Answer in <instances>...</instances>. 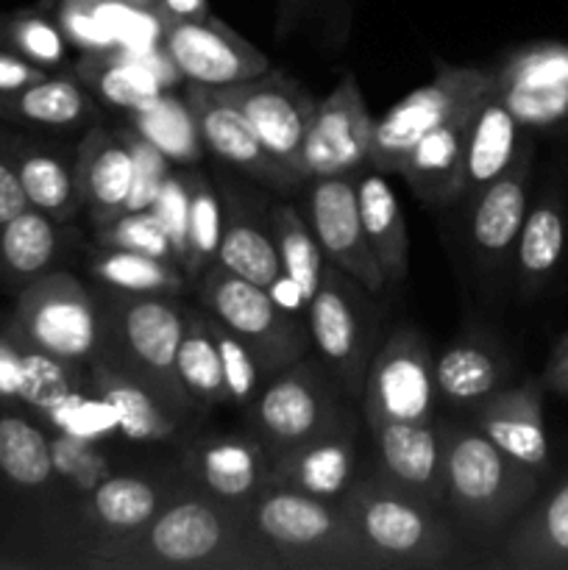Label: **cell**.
Instances as JSON below:
<instances>
[{
	"label": "cell",
	"instance_id": "cell-1",
	"mask_svg": "<svg viewBox=\"0 0 568 570\" xmlns=\"http://www.w3.org/2000/svg\"><path fill=\"white\" fill-rule=\"evenodd\" d=\"M248 512L254 534L276 551L282 566L379 568L337 501L329 504L298 490L265 484Z\"/></svg>",
	"mask_w": 568,
	"mask_h": 570
},
{
	"label": "cell",
	"instance_id": "cell-2",
	"mask_svg": "<svg viewBox=\"0 0 568 570\" xmlns=\"http://www.w3.org/2000/svg\"><path fill=\"white\" fill-rule=\"evenodd\" d=\"M337 504L379 568H432L454 554V538L434 515V507L379 476L351 484Z\"/></svg>",
	"mask_w": 568,
	"mask_h": 570
},
{
	"label": "cell",
	"instance_id": "cell-3",
	"mask_svg": "<svg viewBox=\"0 0 568 570\" xmlns=\"http://www.w3.org/2000/svg\"><path fill=\"white\" fill-rule=\"evenodd\" d=\"M371 298V289L362 287L340 267L329 265L306 309V332L312 345L332 373L334 384L356 401L362 399L376 334Z\"/></svg>",
	"mask_w": 568,
	"mask_h": 570
},
{
	"label": "cell",
	"instance_id": "cell-4",
	"mask_svg": "<svg viewBox=\"0 0 568 570\" xmlns=\"http://www.w3.org/2000/svg\"><path fill=\"white\" fill-rule=\"evenodd\" d=\"M443 499L471 527L493 529L527 493L523 465L490 443L477 426L445 429Z\"/></svg>",
	"mask_w": 568,
	"mask_h": 570
},
{
	"label": "cell",
	"instance_id": "cell-5",
	"mask_svg": "<svg viewBox=\"0 0 568 570\" xmlns=\"http://www.w3.org/2000/svg\"><path fill=\"white\" fill-rule=\"evenodd\" d=\"M490 87H493V76L488 72L473 70V67H449L438 61L432 83L401 98L382 120H376L371 165L382 173L399 176L410 150L429 131L451 120L457 111L479 104Z\"/></svg>",
	"mask_w": 568,
	"mask_h": 570
},
{
	"label": "cell",
	"instance_id": "cell-6",
	"mask_svg": "<svg viewBox=\"0 0 568 570\" xmlns=\"http://www.w3.org/2000/svg\"><path fill=\"white\" fill-rule=\"evenodd\" d=\"M128 557H117L111 566L143 568H228L243 566L232 551L237 532L223 510L200 499H184L156 512L143 538L126 543Z\"/></svg>",
	"mask_w": 568,
	"mask_h": 570
},
{
	"label": "cell",
	"instance_id": "cell-7",
	"mask_svg": "<svg viewBox=\"0 0 568 570\" xmlns=\"http://www.w3.org/2000/svg\"><path fill=\"white\" fill-rule=\"evenodd\" d=\"M11 334L31 348L78 365L92 360L98 348V315L76 278L45 273L17 293Z\"/></svg>",
	"mask_w": 568,
	"mask_h": 570
},
{
	"label": "cell",
	"instance_id": "cell-8",
	"mask_svg": "<svg viewBox=\"0 0 568 570\" xmlns=\"http://www.w3.org/2000/svg\"><path fill=\"white\" fill-rule=\"evenodd\" d=\"M200 295L212 317L251 345L265 373L282 371L301 360L310 334L301 326L306 323L284 315L265 287L234 276L226 267L212 265L204 271Z\"/></svg>",
	"mask_w": 568,
	"mask_h": 570
},
{
	"label": "cell",
	"instance_id": "cell-9",
	"mask_svg": "<svg viewBox=\"0 0 568 570\" xmlns=\"http://www.w3.org/2000/svg\"><path fill=\"white\" fill-rule=\"evenodd\" d=\"M360 401L371 429L382 423H432L438 382L432 351L421 332L401 326L390 334L371 356Z\"/></svg>",
	"mask_w": 568,
	"mask_h": 570
},
{
	"label": "cell",
	"instance_id": "cell-10",
	"mask_svg": "<svg viewBox=\"0 0 568 570\" xmlns=\"http://www.w3.org/2000/svg\"><path fill=\"white\" fill-rule=\"evenodd\" d=\"M343 415L326 376L306 362H293L254 399L251 426L256 443L265 449L267 460H273L282 451L321 434Z\"/></svg>",
	"mask_w": 568,
	"mask_h": 570
},
{
	"label": "cell",
	"instance_id": "cell-11",
	"mask_svg": "<svg viewBox=\"0 0 568 570\" xmlns=\"http://www.w3.org/2000/svg\"><path fill=\"white\" fill-rule=\"evenodd\" d=\"M212 92L237 106L259 137L267 156L295 184L304 181V176H301V145H304L306 128H310L317 104L293 78L276 70H265L251 81L212 89Z\"/></svg>",
	"mask_w": 568,
	"mask_h": 570
},
{
	"label": "cell",
	"instance_id": "cell-12",
	"mask_svg": "<svg viewBox=\"0 0 568 570\" xmlns=\"http://www.w3.org/2000/svg\"><path fill=\"white\" fill-rule=\"evenodd\" d=\"M373 117L365 98L351 76L332 89L326 100L315 106L304 145H301V176L332 178L354 176L371 165L373 148Z\"/></svg>",
	"mask_w": 568,
	"mask_h": 570
},
{
	"label": "cell",
	"instance_id": "cell-13",
	"mask_svg": "<svg viewBox=\"0 0 568 570\" xmlns=\"http://www.w3.org/2000/svg\"><path fill=\"white\" fill-rule=\"evenodd\" d=\"M306 223L329 265L349 273L373 295L382 293L388 278L362 228L354 176L312 178L310 195H306Z\"/></svg>",
	"mask_w": 568,
	"mask_h": 570
},
{
	"label": "cell",
	"instance_id": "cell-14",
	"mask_svg": "<svg viewBox=\"0 0 568 570\" xmlns=\"http://www.w3.org/2000/svg\"><path fill=\"white\" fill-rule=\"evenodd\" d=\"M165 56L178 76L198 87L223 89L267 70V59L215 20L173 17L165 26Z\"/></svg>",
	"mask_w": 568,
	"mask_h": 570
},
{
	"label": "cell",
	"instance_id": "cell-15",
	"mask_svg": "<svg viewBox=\"0 0 568 570\" xmlns=\"http://www.w3.org/2000/svg\"><path fill=\"white\" fill-rule=\"evenodd\" d=\"M356 432L349 415L267 462L265 484L340 501L354 484Z\"/></svg>",
	"mask_w": 568,
	"mask_h": 570
},
{
	"label": "cell",
	"instance_id": "cell-16",
	"mask_svg": "<svg viewBox=\"0 0 568 570\" xmlns=\"http://www.w3.org/2000/svg\"><path fill=\"white\" fill-rule=\"evenodd\" d=\"M379 451V479L421 504L443 501V443L432 423H382L371 429Z\"/></svg>",
	"mask_w": 568,
	"mask_h": 570
},
{
	"label": "cell",
	"instance_id": "cell-17",
	"mask_svg": "<svg viewBox=\"0 0 568 570\" xmlns=\"http://www.w3.org/2000/svg\"><path fill=\"white\" fill-rule=\"evenodd\" d=\"M184 321L187 315L176 304L156 295H137L126 306H120V332L137 365L148 376H154L156 387L173 390L187 404L189 399L176 379V354Z\"/></svg>",
	"mask_w": 568,
	"mask_h": 570
},
{
	"label": "cell",
	"instance_id": "cell-18",
	"mask_svg": "<svg viewBox=\"0 0 568 570\" xmlns=\"http://www.w3.org/2000/svg\"><path fill=\"white\" fill-rule=\"evenodd\" d=\"M189 106H193L195 117H198L200 139H204V145L212 154L221 156L223 161L234 165L237 170L259 178L262 184H271V187H287V184H295L293 178L267 156L259 137H256L251 122L245 120L243 111H239L237 106L217 98L209 87H198V83H193Z\"/></svg>",
	"mask_w": 568,
	"mask_h": 570
},
{
	"label": "cell",
	"instance_id": "cell-19",
	"mask_svg": "<svg viewBox=\"0 0 568 570\" xmlns=\"http://www.w3.org/2000/svg\"><path fill=\"white\" fill-rule=\"evenodd\" d=\"M518 120L493 87L479 100L471 117L466 142V161H462V195L460 200H473L518 161Z\"/></svg>",
	"mask_w": 568,
	"mask_h": 570
},
{
	"label": "cell",
	"instance_id": "cell-20",
	"mask_svg": "<svg viewBox=\"0 0 568 570\" xmlns=\"http://www.w3.org/2000/svg\"><path fill=\"white\" fill-rule=\"evenodd\" d=\"M479 104L457 111L451 120L429 131L415 148L410 150L401 165L399 176L412 187L418 198L427 204L443 206L454 204L462 195V161H466V142L471 117Z\"/></svg>",
	"mask_w": 568,
	"mask_h": 570
},
{
	"label": "cell",
	"instance_id": "cell-21",
	"mask_svg": "<svg viewBox=\"0 0 568 570\" xmlns=\"http://www.w3.org/2000/svg\"><path fill=\"white\" fill-rule=\"evenodd\" d=\"M267 462L271 460L256 438H234V434L204 440L189 454V468L215 499L248 510L265 488Z\"/></svg>",
	"mask_w": 568,
	"mask_h": 570
},
{
	"label": "cell",
	"instance_id": "cell-22",
	"mask_svg": "<svg viewBox=\"0 0 568 570\" xmlns=\"http://www.w3.org/2000/svg\"><path fill=\"white\" fill-rule=\"evenodd\" d=\"M76 178L95 226L100 228L120 217L134 184V154L128 139H111L100 128H92L78 150Z\"/></svg>",
	"mask_w": 568,
	"mask_h": 570
},
{
	"label": "cell",
	"instance_id": "cell-23",
	"mask_svg": "<svg viewBox=\"0 0 568 570\" xmlns=\"http://www.w3.org/2000/svg\"><path fill=\"white\" fill-rule=\"evenodd\" d=\"M354 187L362 228H365L373 256H376L388 284H401L407 278V267H410V237H407L399 198H395L388 176L373 165H365L354 173Z\"/></svg>",
	"mask_w": 568,
	"mask_h": 570
},
{
	"label": "cell",
	"instance_id": "cell-24",
	"mask_svg": "<svg viewBox=\"0 0 568 570\" xmlns=\"http://www.w3.org/2000/svg\"><path fill=\"white\" fill-rule=\"evenodd\" d=\"M0 148L14 161V170L20 176L22 193H26L31 209L53 217L56 223L70 220L81 209L84 198L78 189L76 167L70 161L42 145L17 137H0Z\"/></svg>",
	"mask_w": 568,
	"mask_h": 570
},
{
	"label": "cell",
	"instance_id": "cell-25",
	"mask_svg": "<svg viewBox=\"0 0 568 570\" xmlns=\"http://www.w3.org/2000/svg\"><path fill=\"white\" fill-rule=\"evenodd\" d=\"M473 426L507 456L521 462L523 468H543L549 456L543 423H540L538 401L532 390H510L493 393L482 401L473 415Z\"/></svg>",
	"mask_w": 568,
	"mask_h": 570
},
{
	"label": "cell",
	"instance_id": "cell-26",
	"mask_svg": "<svg viewBox=\"0 0 568 570\" xmlns=\"http://www.w3.org/2000/svg\"><path fill=\"white\" fill-rule=\"evenodd\" d=\"M527 170L529 159L518 156L512 170L496 178L471 204V239L490 259H499L518 243L527 220Z\"/></svg>",
	"mask_w": 568,
	"mask_h": 570
},
{
	"label": "cell",
	"instance_id": "cell-27",
	"mask_svg": "<svg viewBox=\"0 0 568 570\" xmlns=\"http://www.w3.org/2000/svg\"><path fill=\"white\" fill-rule=\"evenodd\" d=\"M217 265L265 289L282 276V259H278L273 228L262 226L256 215L245 209V204H237L234 195H228L226 209H223Z\"/></svg>",
	"mask_w": 568,
	"mask_h": 570
},
{
	"label": "cell",
	"instance_id": "cell-28",
	"mask_svg": "<svg viewBox=\"0 0 568 570\" xmlns=\"http://www.w3.org/2000/svg\"><path fill=\"white\" fill-rule=\"evenodd\" d=\"M59 256V226L53 217L31 209L20 212L0 228V284L22 289L45 276Z\"/></svg>",
	"mask_w": 568,
	"mask_h": 570
},
{
	"label": "cell",
	"instance_id": "cell-29",
	"mask_svg": "<svg viewBox=\"0 0 568 570\" xmlns=\"http://www.w3.org/2000/svg\"><path fill=\"white\" fill-rule=\"evenodd\" d=\"M95 390L115 410L117 434L128 443H165L176 434V423L161 410V401L148 393L145 384L111 365L92 371Z\"/></svg>",
	"mask_w": 568,
	"mask_h": 570
},
{
	"label": "cell",
	"instance_id": "cell-30",
	"mask_svg": "<svg viewBox=\"0 0 568 570\" xmlns=\"http://www.w3.org/2000/svg\"><path fill=\"white\" fill-rule=\"evenodd\" d=\"M176 379L189 404L217 406L228 401L221 348H217L209 315L189 312L184 321V334L176 354Z\"/></svg>",
	"mask_w": 568,
	"mask_h": 570
},
{
	"label": "cell",
	"instance_id": "cell-31",
	"mask_svg": "<svg viewBox=\"0 0 568 570\" xmlns=\"http://www.w3.org/2000/svg\"><path fill=\"white\" fill-rule=\"evenodd\" d=\"M76 76L100 100L117 109H128L131 115L165 95V83L150 70L148 61L131 56H87L78 61Z\"/></svg>",
	"mask_w": 568,
	"mask_h": 570
},
{
	"label": "cell",
	"instance_id": "cell-32",
	"mask_svg": "<svg viewBox=\"0 0 568 570\" xmlns=\"http://www.w3.org/2000/svg\"><path fill=\"white\" fill-rule=\"evenodd\" d=\"M92 100L72 78L48 76L20 92L0 95V117L45 128H72L87 120Z\"/></svg>",
	"mask_w": 568,
	"mask_h": 570
},
{
	"label": "cell",
	"instance_id": "cell-33",
	"mask_svg": "<svg viewBox=\"0 0 568 570\" xmlns=\"http://www.w3.org/2000/svg\"><path fill=\"white\" fill-rule=\"evenodd\" d=\"M501 365L490 348L473 340H457L434 360L438 395L454 406L482 404L496 393Z\"/></svg>",
	"mask_w": 568,
	"mask_h": 570
},
{
	"label": "cell",
	"instance_id": "cell-34",
	"mask_svg": "<svg viewBox=\"0 0 568 570\" xmlns=\"http://www.w3.org/2000/svg\"><path fill=\"white\" fill-rule=\"evenodd\" d=\"M134 131L178 165H193L206 148L193 106L173 95H161L145 109L134 111Z\"/></svg>",
	"mask_w": 568,
	"mask_h": 570
},
{
	"label": "cell",
	"instance_id": "cell-35",
	"mask_svg": "<svg viewBox=\"0 0 568 570\" xmlns=\"http://www.w3.org/2000/svg\"><path fill=\"white\" fill-rule=\"evenodd\" d=\"M0 473L28 490L45 488L56 473L48 434L17 412H0Z\"/></svg>",
	"mask_w": 568,
	"mask_h": 570
},
{
	"label": "cell",
	"instance_id": "cell-36",
	"mask_svg": "<svg viewBox=\"0 0 568 570\" xmlns=\"http://www.w3.org/2000/svg\"><path fill=\"white\" fill-rule=\"evenodd\" d=\"M92 273L106 287L128 295L178 293L184 287V271L173 262L154 259L137 250L104 248L92 259Z\"/></svg>",
	"mask_w": 568,
	"mask_h": 570
},
{
	"label": "cell",
	"instance_id": "cell-37",
	"mask_svg": "<svg viewBox=\"0 0 568 570\" xmlns=\"http://www.w3.org/2000/svg\"><path fill=\"white\" fill-rule=\"evenodd\" d=\"M89 507L106 532L131 534L154 521L159 512V493L139 476H111L92 490Z\"/></svg>",
	"mask_w": 568,
	"mask_h": 570
},
{
	"label": "cell",
	"instance_id": "cell-38",
	"mask_svg": "<svg viewBox=\"0 0 568 570\" xmlns=\"http://www.w3.org/2000/svg\"><path fill=\"white\" fill-rule=\"evenodd\" d=\"M271 228L273 239H276L278 259H282V273L298 284L306 301H312V295L321 287L323 271H326V256H323L310 223L293 206H276L271 217Z\"/></svg>",
	"mask_w": 568,
	"mask_h": 570
},
{
	"label": "cell",
	"instance_id": "cell-39",
	"mask_svg": "<svg viewBox=\"0 0 568 570\" xmlns=\"http://www.w3.org/2000/svg\"><path fill=\"white\" fill-rule=\"evenodd\" d=\"M223 237V204L209 178L193 173L189 176V273L200 276L215 265Z\"/></svg>",
	"mask_w": 568,
	"mask_h": 570
},
{
	"label": "cell",
	"instance_id": "cell-40",
	"mask_svg": "<svg viewBox=\"0 0 568 570\" xmlns=\"http://www.w3.org/2000/svg\"><path fill=\"white\" fill-rule=\"evenodd\" d=\"M566 243V228H562L560 212L551 204H540L523 220L518 234V267L527 282L543 278L557 265Z\"/></svg>",
	"mask_w": 568,
	"mask_h": 570
},
{
	"label": "cell",
	"instance_id": "cell-41",
	"mask_svg": "<svg viewBox=\"0 0 568 570\" xmlns=\"http://www.w3.org/2000/svg\"><path fill=\"white\" fill-rule=\"evenodd\" d=\"M42 417L59 434L89 440V443L109 440L117 434L115 410L106 404L104 395H89L84 393L81 387H76L72 393H67L65 399L56 401L53 406H48V410L42 412Z\"/></svg>",
	"mask_w": 568,
	"mask_h": 570
},
{
	"label": "cell",
	"instance_id": "cell-42",
	"mask_svg": "<svg viewBox=\"0 0 568 570\" xmlns=\"http://www.w3.org/2000/svg\"><path fill=\"white\" fill-rule=\"evenodd\" d=\"M0 39L9 45V50L39 67H56L67 56L65 31L33 11H20L0 20Z\"/></svg>",
	"mask_w": 568,
	"mask_h": 570
},
{
	"label": "cell",
	"instance_id": "cell-43",
	"mask_svg": "<svg viewBox=\"0 0 568 570\" xmlns=\"http://www.w3.org/2000/svg\"><path fill=\"white\" fill-rule=\"evenodd\" d=\"M78 387V379L72 373V362L50 356L45 351L31 348L22 343V401L42 415L48 406L65 399L67 393Z\"/></svg>",
	"mask_w": 568,
	"mask_h": 570
},
{
	"label": "cell",
	"instance_id": "cell-44",
	"mask_svg": "<svg viewBox=\"0 0 568 570\" xmlns=\"http://www.w3.org/2000/svg\"><path fill=\"white\" fill-rule=\"evenodd\" d=\"M212 332H215L217 348H221V362H223V379H226V393L228 401L239 406L254 404V399L259 395V384L265 379V367H262L259 356L251 351V345L245 340H239L237 334L228 332L221 321L212 317Z\"/></svg>",
	"mask_w": 568,
	"mask_h": 570
},
{
	"label": "cell",
	"instance_id": "cell-45",
	"mask_svg": "<svg viewBox=\"0 0 568 570\" xmlns=\"http://www.w3.org/2000/svg\"><path fill=\"white\" fill-rule=\"evenodd\" d=\"M98 243L104 248H123V250H137V254L154 256V259H165L176 265V254L167 232L161 228L159 217L154 209L145 212H128V215L115 217L111 223L100 226Z\"/></svg>",
	"mask_w": 568,
	"mask_h": 570
},
{
	"label": "cell",
	"instance_id": "cell-46",
	"mask_svg": "<svg viewBox=\"0 0 568 570\" xmlns=\"http://www.w3.org/2000/svg\"><path fill=\"white\" fill-rule=\"evenodd\" d=\"M150 209L170 237L176 265L189 273V176L170 173Z\"/></svg>",
	"mask_w": 568,
	"mask_h": 570
},
{
	"label": "cell",
	"instance_id": "cell-47",
	"mask_svg": "<svg viewBox=\"0 0 568 570\" xmlns=\"http://www.w3.org/2000/svg\"><path fill=\"white\" fill-rule=\"evenodd\" d=\"M128 145H131V154H134V184H131V193H128L123 215H128V212L150 209L156 195H159L161 184H165V178L170 176V159H167L165 154H159L150 142H145L137 131L128 137Z\"/></svg>",
	"mask_w": 568,
	"mask_h": 570
},
{
	"label": "cell",
	"instance_id": "cell-48",
	"mask_svg": "<svg viewBox=\"0 0 568 570\" xmlns=\"http://www.w3.org/2000/svg\"><path fill=\"white\" fill-rule=\"evenodd\" d=\"M95 443L78 438H67L59 434L56 440H50V451H53V468L61 476L72 479L81 488H89L95 482L100 471H104V462L95 454Z\"/></svg>",
	"mask_w": 568,
	"mask_h": 570
},
{
	"label": "cell",
	"instance_id": "cell-49",
	"mask_svg": "<svg viewBox=\"0 0 568 570\" xmlns=\"http://www.w3.org/2000/svg\"><path fill=\"white\" fill-rule=\"evenodd\" d=\"M59 20L65 37L76 39L78 45H84V48L89 50L109 48L111 37H115V33L109 31V26L104 22V17L98 14L95 3H89V0H67V3L61 6Z\"/></svg>",
	"mask_w": 568,
	"mask_h": 570
},
{
	"label": "cell",
	"instance_id": "cell-50",
	"mask_svg": "<svg viewBox=\"0 0 568 570\" xmlns=\"http://www.w3.org/2000/svg\"><path fill=\"white\" fill-rule=\"evenodd\" d=\"M507 81L516 87H562L568 83V56H529L510 67Z\"/></svg>",
	"mask_w": 568,
	"mask_h": 570
},
{
	"label": "cell",
	"instance_id": "cell-51",
	"mask_svg": "<svg viewBox=\"0 0 568 570\" xmlns=\"http://www.w3.org/2000/svg\"><path fill=\"white\" fill-rule=\"evenodd\" d=\"M22 401V343L14 334H0V404Z\"/></svg>",
	"mask_w": 568,
	"mask_h": 570
},
{
	"label": "cell",
	"instance_id": "cell-52",
	"mask_svg": "<svg viewBox=\"0 0 568 570\" xmlns=\"http://www.w3.org/2000/svg\"><path fill=\"white\" fill-rule=\"evenodd\" d=\"M48 78L45 67L33 65L26 56L14 53V50L0 48V95L20 92V89L31 87V83Z\"/></svg>",
	"mask_w": 568,
	"mask_h": 570
},
{
	"label": "cell",
	"instance_id": "cell-53",
	"mask_svg": "<svg viewBox=\"0 0 568 570\" xmlns=\"http://www.w3.org/2000/svg\"><path fill=\"white\" fill-rule=\"evenodd\" d=\"M540 532H543L546 543L557 554H568V484L557 490L549 499L543 510V521H540Z\"/></svg>",
	"mask_w": 568,
	"mask_h": 570
},
{
	"label": "cell",
	"instance_id": "cell-54",
	"mask_svg": "<svg viewBox=\"0 0 568 570\" xmlns=\"http://www.w3.org/2000/svg\"><path fill=\"white\" fill-rule=\"evenodd\" d=\"M28 209V198L22 193L20 176L14 170V161L9 159L3 148H0V228L17 217L20 212Z\"/></svg>",
	"mask_w": 568,
	"mask_h": 570
},
{
	"label": "cell",
	"instance_id": "cell-55",
	"mask_svg": "<svg viewBox=\"0 0 568 570\" xmlns=\"http://www.w3.org/2000/svg\"><path fill=\"white\" fill-rule=\"evenodd\" d=\"M267 293H271L273 304H276L284 315L293 317V321H298V323H306V309H310V301L304 298V293H301V287L293 282V278H287L282 273V276H278L271 287H267Z\"/></svg>",
	"mask_w": 568,
	"mask_h": 570
},
{
	"label": "cell",
	"instance_id": "cell-56",
	"mask_svg": "<svg viewBox=\"0 0 568 570\" xmlns=\"http://www.w3.org/2000/svg\"><path fill=\"white\" fill-rule=\"evenodd\" d=\"M173 17H195L200 11V0H165Z\"/></svg>",
	"mask_w": 568,
	"mask_h": 570
},
{
	"label": "cell",
	"instance_id": "cell-57",
	"mask_svg": "<svg viewBox=\"0 0 568 570\" xmlns=\"http://www.w3.org/2000/svg\"><path fill=\"white\" fill-rule=\"evenodd\" d=\"M306 3H310V0H282V9L287 11V14H295V11L304 9Z\"/></svg>",
	"mask_w": 568,
	"mask_h": 570
}]
</instances>
